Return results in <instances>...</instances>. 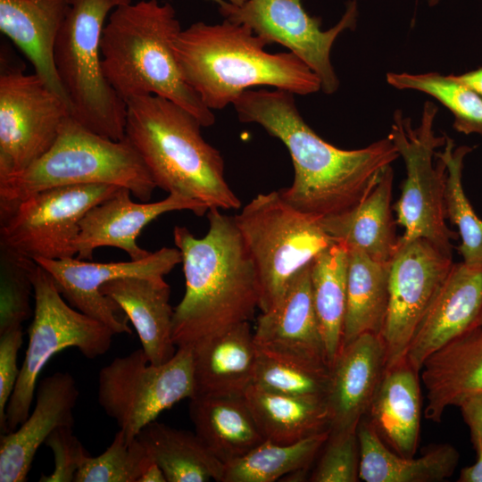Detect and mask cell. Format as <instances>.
<instances>
[{"label":"cell","instance_id":"cell-21","mask_svg":"<svg viewBox=\"0 0 482 482\" xmlns=\"http://www.w3.org/2000/svg\"><path fill=\"white\" fill-rule=\"evenodd\" d=\"M79 395L74 377L57 371L37 383L32 412L14 430L1 434L0 482H25L36 453L60 427H72Z\"/></svg>","mask_w":482,"mask_h":482},{"label":"cell","instance_id":"cell-12","mask_svg":"<svg viewBox=\"0 0 482 482\" xmlns=\"http://www.w3.org/2000/svg\"><path fill=\"white\" fill-rule=\"evenodd\" d=\"M119 187L89 184L34 193L0 215V245L32 260L75 257L81 219Z\"/></svg>","mask_w":482,"mask_h":482},{"label":"cell","instance_id":"cell-8","mask_svg":"<svg viewBox=\"0 0 482 482\" xmlns=\"http://www.w3.org/2000/svg\"><path fill=\"white\" fill-rule=\"evenodd\" d=\"M233 218L256 269L262 312L272 310L295 275L337 242L319 218L293 207L279 191L257 195Z\"/></svg>","mask_w":482,"mask_h":482},{"label":"cell","instance_id":"cell-19","mask_svg":"<svg viewBox=\"0 0 482 482\" xmlns=\"http://www.w3.org/2000/svg\"><path fill=\"white\" fill-rule=\"evenodd\" d=\"M481 316L482 265L453 262L420 321L404 359L420 372L432 353L478 326Z\"/></svg>","mask_w":482,"mask_h":482},{"label":"cell","instance_id":"cell-47","mask_svg":"<svg viewBox=\"0 0 482 482\" xmlns=\"http://www.w3.org/2000/svg\"><path fill=\"white\" fill-rule=\"evenodd\" d=\"M210 1H213L214 3L218 4V5L222 4L226 1L233 4H237V5L241 4L242 3L245 2V0H210Z\"/></svg>","mask_w":482,"mask_h":482},{"label":"cell","instance_id":"cell-36","mask_svg":"<svg viewBox=\"0 0 482 482\" xmlns=\"http://www.w3.org/2000/svg\"><path fill=\"white\" fill-rule=\"evenodd\" d=\"M386 78L397 89H412L433 96L453 113V127L456 131L482 137V96L454 75L389 72Z\"/></svg>","mask_w":482,"mask_h":482},{"label":"cell","instance_id":"cell-35","mask_svg":"<svg viewBox=\"0 0 482 482\" xmlns=\"http://www.w3.org/2000/svg\"><path fill=\"white\" fill-rule=\"evenodd\" d=\"M442 151L436 156L446 165L445 206L446 219L456 226L461 244L457 247L462 262L469 265H482V219L475 212L462 186L464 159L473 147L455 146L453 140L446 136Z\"/></svg>","mask_w":482,"mask_h":482},{"label":"cell","instance_id":"cell-48","mask_svg":"<svg viewBox=\"0 0 482 482\" xmlns=\"http://www.w3.org/2000/svg\"><path fill=\"white\" fill-rule=\"evenodd\" d=\"M439 0H429L430 4H436L438 3Z\"/></svg>","mask_w":482,"mask_h":482},{"label":"cell","instance_id":"cell-31","mask_svg":"<svg viewBox=\"0 0 482 482\" xmlns=\"http://www.w3.org/2000/svg\"><path fill=\"white\" fill-rule=\"evenodd\" d=\"M244 396L266 440L293 444L330 430L324 399L282 395L253 384Z\"/></svg>","mask_w":482,"mask_h":482},{"label":"cell","instance_id":"cell-4","mask_svg":"<svg viewBox=\"0 0 482 482\" xmlns=\"http://www.w3.org/2000/svg\"><path fill=\"white\" fill-rule=\"evenodd\" d=\"M180 31L170 3L141 0L116 7L101 37L103 72L125 103L158 96L186 109L202 127H210L215 115L185 80L174 53Z\"/></svg>","mask_w":482,"mask_h":482},{"label":"cell","instance_id":"cell-10","mask_svg":"<svg viewBox=\"0 0 482 482\" xmlns=\"http://www.w3.org/2000/svg\"><path fill=\"white\" fill-rule=\"evenodd\" d=\"M32 281L35 307L29 343L6 409L9 431L30 413L39 375L48 361L69 347L96 359L112 346L114 332L101 321L68 304L50 275L37 263Z\"/></svg>","mask_w":482,"mask_h":482},{"label":"cell","instance_id":"cell-43","mask_svg":"<svg viewBox=\"0 0 482 482\" xmlns=\"http://www.w3.org/2000/svg\"><path fill=\"white\" fill-rule=\"evenodd\" d=\"M458 407L470 428L475 451H482V392L467 397Z\"/></svg>","mask_w":482,"mask_h":482},{"label":"cell","instance_id":"cell-1","mask_svg":"<svg viewBox=\"0 0 482 482\" xmlns=\"http://www.w3.org/2000/svg\"><path fill=\"white\" fill-rule=\"evenodd\" d=\"M232 104L241 122L259 124L286 145L295 178L279 192L293 207L319 219L357 205L400 157L388 137L354 150L330 145L304 121L294 94L284 89L251 88Z\"/></svg>","mask_w":482,"mask_h":482},{"label":"cell","instance_id":"cell-11","mask_svg":"<svg viewBox=\"0 0 482 482\" xmlns=\"http://www.w3.org/2000/svg\"><path fill=\"white\" fill-rule=\"evenodd\" d=\"M193 347L168 362H149L142 348L113 359L98 374L97 401L129 440L165 410L195 395Z\"/></svg>","mask_w":482,"mask_h":482},{"label":"cell","instance_id":"cell-5","mask_svg":"<svg viewBox=\"0 0 482 482\" xmlns=\"http://www.w3.org/2000/svg\"><path fill=\"white\" fill-rule=\"evenodd\" d=\"M125 137L136 149L156 187L204 203L209 209H239L224 161L201 134V123L183 107L158 96L127 103Z\"/></svg>","mask_w":482,"mask_h":482},{"label":"cell","instance_id":"cell-30","mask_svg":"<svg viewBox=\"0 0 482 482\" xmlns=\"http://www.w3.org/2000/svg\"><path fill=\"white\" fill-rule=\"evenodd\" d=\"M136 438L148 457L161 467L167 482H221L225 465L195 432L155 420L145 426Z\"/></svg>","mask_w":482,"mask_h":482},{"label":"cell","instance_id":"cell-29","mask_svg":"<svg viewBox=\"0 0 482 482\" xmlns=\"http://www.w3.org/2000/svg\"><path fill=\"white\" fill-rule=\"evenodd\" d=\"M360 445L359 478L365 482H436L450 478L459 462L458 450L449 444L432 445L415 459L393 452L365 417L357 427Z\"/></svg>","mask_w":482,"mask_h":482},{"label":"cell","instance_id":"cell-25","mask_svg":"<svg viewBox=\"0 0 482 482\" xmlns=\"http://www.w3.org/2000/svg\"><path fill=\"white\" fill-rule=\"evenodd\" d=\"M195 395L244 394L253 384L257 346L249 321L193 345Z\"/></svg>","mask_w":482,"mask_h":482},{"label":"cell","instance_id":"cell-28","mask_svg":"<svg viewBox=\"0 0 482 482\" xmlns=\"http://www.w3.org/2000/svg\"><path fill=\"white\" fill-rule=\"evenodd\" d=\"M189 400L195 432L224 465L265 440L244 394L195 395Z\"/></svg>","mask_w":482,"mask_h":482},{"label":"cell","instance_id":"cell-49","mask_svg":"<svg viewBox=\"0 0 482 482\" xmlns=\"http://www.w3.org/2000/svg\"><path fill=\"white\" fill-rule=\"evenodd\" d=\"M479 325H482V316H481V320H480V324Z\"/></svg>","mask_w":482,"mask_h":482},{"label":"cell","instance_id":"cell-24","mask_svg":"<svg viewBox=\"0 0 482 482\" xmlns=\"http://www.w3.org/2000/svg\"><path fill=\"white\" fill-rule=\"evenodd\" d=\"M68 10L67 0H0L1 32L70 109L54 62V43Z\"/></svg>","mask_w":482,"mask_h":482},{"label":"cell","instance_id":"cell-34","mask_svg":"<svg viewBox=\"0 0 482 482\" xmlns=\"http://www.w3.org/2000/svg\"><path fill=\"white\" fill-rule=\"evenodd\" d=\"M330 430L293 444L263 440L244 456L224 466L221 482H274L307 470L328 438Z\"/></svg>","mask_w":482,"mask_h":482},{"label":"cell","instance_id":"cell-15","mask_svg":"<svg viewBox=\"0 0 482 482\" xmlns=\"http://www.w3.org/2000/svg\"><path fill=\"white\" fill-rule=\"evenodd\" d=\"M453 264L452 254L428 239L399 238L390 262L388 305L380 334L386 368L404 359L420 321Z\"/></svg>","mask_w":482,"mask_h":482},{"label":"cell","instance_id":"cell-41","mask_svg":"<svg viewBox=\"0 0 482 482\" xmlns=\"http://www.w3.org/2000/svg\"><path fill=\"white\" fill-rule=\"evenodd\" d=\"M72 428L60 427L46 438L45 445L54 455V470L49 475L42 474L40 482H74L78 470L89 454Z\"/></svg>","mask_w":482,"mask_h":482},{"label":"cell","instance_id":"cell-44","mask_svg":"<svg viewBox=\"0 0 482 482\" xmlns=\"http://www.w3.org/2000/svg\"><path fill=\"white\" fill-rule=\"evenodd\" d=\"M476 453L475 463L461 470L458 482H482V451Z\"/></svg>","mask_w":482,"mask_h":482},{"label":"cell","instance_id":"cell-22","mask_svg":"<svg viewBox=\"0 0 482 482\" xmlns=\"http://www.w3.org/2000/svg\"><path fill=\"white\" fill-rule=\"evenodd\" d=\"M130 320L150 363L170 360L178 347L172 338L174 310L170 288L163 277H127L107 281L100 288Z\"/></svg>","mask_w":482,"mask_h":482},{"label":"cell","instance_id":"cell-16","mask_svg":"<svg viewBox=\"0 0 482 482\" xmlns=\"http://www.w3.org/2000/svg\"><path fill=\"white\" fill-rule=\"evenodd\" d=\"M52 278L63 298L75 309L101 321L115 335L132 333L122 310L100 288L107 281L127 278H157L181 262L178 248L162 247L141 260L118 262H84L75 257L33 259Z\"/></svg>","mask_w":482,"mask_h":482},{"label":"cell","instance_id":"cell-17","mask_svg":"<svg viewBox=\"0 0 482 482\" xmlns=\"http://www.w3.org/2000/svg\"><path fill=\"white\" fill-rule=\"evenodd\" d=\"M311 263L295 275L280 302L272 310L262 312L253 337L257 348L267 354L329 370L314 307Z\"/></svg>","mask_w":482,"mask_h":482},{"label":"cell","instance_id":"cell-13","mask_svg":"<svg viewBox=\"0 0 482 482\" xmlns=\"http://www.w3.org/2000/svg\"><path fill=\"white\" fill-rule=\"evenodd\" d=\"M69 115L67 104L39 76L26 74L1 58L0 177L41 157Z\"/></svg>","mask_w":482,"mask_h":482},{"label":"cell","instance_id":"cell-18","mask_svg":"<svg viewBox=\"0 0 482 482\" xmlns=\"http://www.w3.org/2000/svg\"><path fill=\"white\" fill-rule=\"evenodd\" d=\"M130 194L120 187L87 212L75 242L77 259L91 260L95 249L111 246L126 252L130 260H141L151 253L141 248L137 238L151 221L173 211L187 210L203 216L209 210L204 203L179 194L170 193L154 203H136Z\"/></svg>","mask_w":482,"mask_h":482},{"label":"cell","instance_id":"cell-33","mask_svg":"<svg viewBox=\"0 0 482 482\" xmlns=\"http://www.w3.org/2000/svg\"><path fill=\"white\" fill-rule=\"evenodd\" d=\"M348 247L335 242L311 263L314 307L331 367L342 347L346 308Z\"/></svg>","mask_w":482,"mask_h":482},{"label":"cell","instance_id":"cell-38","mask_svg":"<svg viewBox=\"0 0 482 482\" xmlns=\"http://www.w3.org/2000/svg\"><path fill=\"white\" fill-rule=\"evenodd\" d=\"M257 351L253 385L282 395L325 400L330 370L304 367Z\"/></svg>","mask_w":482,"mask_h":482},{"label":"cell","instance_id":"cell-14","mask_svg":"<svg viewBox=\"0 0 482 482\" xmlns=\"http://www.w3.org/2000/svg\"><path fill=\"white\" fill-rule=\"evenodd\" d=\"M218 6L224 20L245 25L270 45L278 43L288 48L318 76L324 93L337 90L339 80L330 52L344 30L355 28L356 0L346 4L339 21L328 30L321 29V19L308 14L301 0H245L238 5L226 1Z\"/></svg>","mask_w":482,"mask_h":482},{"label":"cell","instance_id":"cell-46","mask_svg":"<svg viewBox=\"0 0 482 482\" xmlns=\"http://www.w3.org/2000/svg\"><path fill=\"white\" fill-rule=\"evenodd\" d=\"M137 482H167L161 467L153 460L145 466Z\"/></svg>","mask_w":482,"mask_h":482},{"label":"cell","instance_id":"cell-37","mask_svg":"<svg viewBox=\"0 0 482 482\" xmlns=\"http://www.w3.org/2000/svg\"><path fill=\"white\" fill-rule=\"evenodd\" d=\"M37 262L0 245V334L22 328L32 314V276Z\"/></svg>","mask_w":482,"mask_h":482},{"label":"cell","instance_id":"cell-7","mask_svg":"<svg viewBox=\"0 0 482 482\" xmlns=\"http://www.w3.org/2000/svg\"><path fill=\"white\" fill-rule=\"evenodd\" d=\"M69 10L54 47V62L71 116L91 131L125 138L126 103L102 69L101 37L107 16L131 0H67Z\"/></svg>","mask_w":482,"mask_h":482},{"label":"cell","instance_id":"cell-23","mask_svg":"<svg viewBox=\"0 0 482 482\" xmlns=\"http://www.w3.org/2000/svg\"><path fill=\"white\" fill-rule=\"evenodd\" d=\"M420 373L428 401L424 416L439 423L448 406L482 392V325L432 353Z\"/></svg>","mask_w":482,"mask_h":482},{"label":"cell","instance_id":"cell-3","mask_svg":"<svg viewBox=\"0 0 482 482\" xmlns=\"http://www.w3.org/2000/svg\"><path fill=\"white\" fill-rule=\"evenodd\" d=\"M268 45L245 25L224 20L181 29L173 49L185 80L212 111L258 86L301 96L321 90L320 79L300 58L269 53Z\"/></svg>","mask_w":482,"mask_h":482},{"label":"cell","instance_id":"cell-26","mask_svg":"<svg viewBox=\"0 0 482 482\" xmlns=\"http://www.w3.org/2000/svg\"><path fill=\"white\" fill-rule=\"evenodd\" d=\"M394 171L386 167L371 191L350 210L320 219L324 231L348 248L363 251L378 262H390L397 251L396 220L393 217Z\"/></svg>","mask_w":482,"mask_h":482},{"label":"cell","instance_id":"cell-45","mask_svg":"<svg viewBox=\"0 0 482 482\" xmlns=\"http://www.w3.org/2000/svg\"><path fill=\"white\" fill-rule=\"evenodd\" d=\"M454 77L482 96V67Z\"/></svg>","mask_w":482,"mask_h":482},{"label":"cell","instance_id":"cell-2","mask_svg":"<svg viewBox=\"0 0 482 482\" xmlns=\"http://www.w3.org/2000/svg\"><path fill=\"white\" fill-rule=\"evenodd\" d=\"M207 218L209 229L202 238L186 227L173 229L186 279L185 295L173 314L177 347L250 321L259 308L256 269L234 218L218 208L209 209Z\"/></svg>","mask_w":482,"mask_h":482},{"label":"cell","instance_id":"cell-40","mask_svg":"<svg viewBox=\"0 0 482 482\" xmlns=\"http://www.w3.org/2000/svg\"><path fill=\"white\" fill-rule=\"evenodd\" d=\"M310 481L356 482L359 480L360 445L357 430L329 434Z\"/></svg>","mask_w":482,"mask_h":482},{"label":"cell","instance_id":"cell-39","mask_svg":"<svg viewBox=\"0 0 482 482\" xmlns=\"http://www.w3.org/2000/svg\"><path fill=\"white\" fill-rule=\"evenodd\" d=\"M150 461L138 440H129L119 429L103 453L87 457L74 482H137Z\"/></svg>","mask_w":482,"mask_h":482},{"label":"cell","instance_id":"cell-32","mask_svg":"<svg viewBox=\"0 0 482 482\" xmlns=\"http://www.w3.org/2000/svg\"><path fill=\"white\" fill-rule=\"evenodd\" d=\"M390 262H378L360 249L348 248L342 346L364 333L381 334L388 305Z\"/></svg>","mask_w":482,"mask_h":482},{"label":"cell","instance_id":"cell-6","mask_svg":"<svg viewBox=\"0 0 482 482\" xmlns=\"http://www.w3.org/2000/svg\"><path fill=\"white\" fill-rule=\"evenodd\" d=\"M89 184L123 187L141 201H148L156 188L141 157L126 137H105L69 115L54 143L41 157L20 171L0 177V215L34 193Z\"/></svg>","mask_w":482,"mask_h":482},{"label":"cell","instance_id":"cell-27","mask_svg":"<svg viewBox=\"0 0 482 482\" xmlns=\"http://www.w3.org/2000/svg\"><path fill=\"white\" fill-rule=\"evenodd\" d=\"M420 378L405 359L386 368L366 414L383 442L404 457H413L419 442Z\"/></svg>","mask_w":482,"mask_h":482},{"label":"cell","instance_id":"cell-42","mask_svg":"<svg viewBox=\"0 0 482 482\" xmlns=\"http://www.w3.org/2000/svg\"><path fill=\"white\" fill-rule=\"evenodd\" d=\"M23 341L22 328L0 334V430L9 432L6 409L20 374L18 353Z\"/></svg>","mask_w":482,"mask_h":482},{"label":"cell","instance_id":"cell-20","mask_svg":"<svg viewBox=\"0 0 482 482\" xmlns=\"http://www.w3.org/2000/svg\"><path fill=\"white\" fill-rule=\"evenodd\" d=\"M386 368L379 334L364 333L342 346L329 370L325 398L329 434L354 432L370 409Z\"/></svg>","mask_w":482,"mask_h":482},{"label":"cell","instance_id":"cell-9","mask_svg":"<svg viewBox=\"0 0 482 482\" xmlns=\"http://www.w3.org/2000/svg\"><path fill=\"white\" fill-rule=\"evenodd\" d=\"M437 111L434 103L426 102L417 127H412L411 119L401 110L394 113L387 137L403 160L406 177L393 211L396 223L404 229L400 240L425 238L452 254V240L459 235L445 222L446 165L436 154L445 145L446 135L435 133Z\"/></svg>","mask_w":482,"mask_h":482}]
</instances>
